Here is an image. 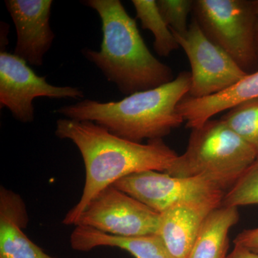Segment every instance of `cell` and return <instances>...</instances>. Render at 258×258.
I'll list each match as a JSON object with an SVG mask.
<instances>
[{
	"mask_svg": "<svg viewBox=\"0 0 258 258\" xmlns=\"http://www.w3.org/2000/svg\"><path fill=\"white\" fill-rule=\"evenodd\" d=\"M55 134L76 144L86 169L82 195L62 220L66 225H77L88 204L102 190L136 173L166 172L178 157L162 139L149 140L147 144L132 142L90 120L60 118Z\"/></svg>",
	"mask_w": 258,
	"mask_h": 258,
	"instance_id": "1",
	"label": "cell"
},
{
	"mask_svg": "<svg viewBox=\"0 0 258 258\" xmlns=\"http://www.w3.org/2000/svg\"><path fill=\"white\" fill-rule=\"evenodd\" d=\"M191 74L180 73L171 82L140 91L118 101L83 100L55 113L66 118L90 120L115 136L142 143L162 139L184 122L178 105L189 94Z\"/></svg>",
	"mask_w": 258,
	"mask_h": 258,
	"instance_id": "2",
	"label": "cell"
},
{
	"mask_svg": "<svg viewBox=\"0 0 258 258\" xmlns=\"http://www.w3.org/2000/svg\"><path fill=\"white\" fill-rule=\"evenodd\" d=\"M101 19V50L84 48L83 55L124 95L153 89L171 82V68L154 57L120 0H85Z\"/></svg>",
	"mask_w": 258,
	"mask_h": 258,
	"instance_id": "3",
	"label": "cell"
},
{
	"mask_svg": "<svg viewBox=\"0 0 258 258\" xmlns=\"http://www.w3.org/2000/svg\"><path fill=\"white\" fill-rule=\"evenodd\" d=\"M257 161L249 144L222 119L192 129L186 151L165 173L180 177H203L226 191Z\"/></svg>",
	"mask_w": 258,
	"mask_h": 258,
	"instance_id": "4",
	"label": "cell"
},
{
	"mask_svg": "<svg viewBox=\"0 0 258 258\" xmlns=\"http://www.w3.org/2000/svg\"><path fill=\"white\" fill-rule=\"evenodd\" d=\"M192 11L194 18L208 38L227 52L244 71L256 63L257 18L252 2L196 0Z\"/></svg>",
	"mask_w": 258,
	"mask_h": 258,
	"instance_id": "5",
	"label": "cell"
},
{
	"mask_svg": "<svg viewBox=\"0 0 258 258\" xmlns=\"http://www.w3.org/2000/svg\"><path fill=\"white\" fill-rule=\"evenodd\" d=\"M113 185L159 214L181 203L222 204L226 193L203 177H180L157 171L131 174Z\"/></svg>",
	"mask_w": 258,
	"mask_h": 258,
	"instance_id": "6",
	"label": "cell"
},
{
	"mask_svg": "<svg viewBox=\"0 0 258 258\" xmlns=\"http://www.w3.org/2000/svg\"><path fill=\"white\" fill-rule=\"evenodd\" d=\"M174 35L191 64V86L188 96L202 98L217 94L248 74L227 52L208 38L195 18L184 35Z\"/></svg>",
	"mask_w": 258,
	"mask_h": 258,
	"instance_id": "7",
	"label": "cell"
},
{
	"mask_svg": "<svg viewBox=\"0 0 258 258\" xmlns=\"http://www.w3.org/2000/svg\"><path fill=\"white\" fill-rule=\"evenodd\" d=\"M159 220L160 214L111 185L90 202L76 225L135 237L157 234Z\"/></svg>",
	"mask_w": 258,
	"mask_h": 258,
	"instance_id": "8",
	"label": "cell"
},
{
	"mask_svg": "<svg viewBox=\"0 0 258 258\" xmlns=\"http://www.w3.org/2000/svg\"><path fill=\"white\" fill-rule=\"evenodd\" d=\"M37 97L79 99L84 97V93L79 88L52 86L47 82L46 78L37 76L23 59L1 50V108L10 110L18 121L31 123L35 118L33 101Z\"/></svg>",
	"mask_w": 258,
	"mask_h": 258,
	"instance_id": "9",
	"label": "cell"
},
{
	"mask_svg": "<svg viewBox=\"0 0 258 258\" xmlns=\"http://www.w3.org/2000/svg\"><path fill=\"white\" fill-rule=\"evenodd\" d=\"M17 31L14 54L32 66L43 64L55 34L50 24L52 0H6Z\"/></svg>",
	"mask_w": 258,
	"mask_h": 258,
	"instance_id": "10",
	"label": "cell"
},
{
	"mask_svg": "<svg viewBox=\"0 0 258 258\" xmlns=\"http://www.w3.org/2000/svg\"><path fill=\"white\" fill-rule=\"evenodd\" d=\"M218 203H185L160 213L157 235L172 258H188L200 228Z\"/></svg>",
	"mask_w": 258,
	"mask_h": 258,
	"instance_id": "11",
	"label": "cell"
},
{
	"mask_svg": "<svg viewBox=\"0 0 258 258\" xmlns=\"http://www.w3.org/2000/svg\"><path fill=\"white\" fill-rule=\"evenodd\" d=\"M26 205L17 193L0 189V258H55L25 235Z\"/></svg>",
	"mask_w": 258,
	"mask_h": 258,
	"instance_id": "12",
	"label": "cell"
},
{
	"mask_svg": "<svg viewBox=\"0 0 258 258\" xmlns=\"http://www.w3.org/2000/svg\"><path fill=\"white\" fill-rule=\"evenodd\" d=\"M258 99V71L247 74L242 79L222 92L202 98L186 96L177 110L186 121V126L200 128L214 115L240 105Z\"/></svg>",
	"mask_w": 258,
	"mask_h": 258,
	"instance_id": "13",
	"label": "cell"
},
{
	"mask_svg": "<svg viewBox=\"0 0 258 258\" xmlns=\"http://www.w3.org/2000/svg\"><path fill=\"white\" fill-rule=\"evenodd\" d=\"M70 242L73 249L80 252H88L98 247H111L123 249L135 258H172L157 234L125 237L77 225L71 233Z\"/></svg>",
	"mask_w": 258,
	"mask_h": 258,
	"instance_id": "14",
	"label": "cell"
},
{
	"mask_svg": "<svg viewBox=\"0 0 258 258\" xmlns=\"http://www.w3.org/2000/svg\"><path fill=\"white\" fill-rule=\"evenodd\" d=\"M237 208L221 205L204 221L188 258H226L229 232L238 222Z\"/></svg>",
	"mask_w": 258,
	"mask_h": 258,
	"instance_id": "15",
	"label": "cell"
},
{
	"mask_svg": "<svg viewBox=\"0 0 258 258\" xmlns=\"http://www.w3.org/2000/svg\"><path fill=\"white\" fill-rule=\"evenodd\" d=\"M142 28L152 32L158 55L166 57L179 47L174 34L163 18L155 0H132Z\"/></svg>",
	"mask_w": 258,
	"mask_h": 258,
	"instance_id": "16",
	"label": "cell"
},
{
	"mask_svg": "<svg viewBox=\"0 0 258 258\" xmlns=\"http://www.w3.org/2000/svg\"><path fill=\"white\" fill-rule=\"evenodd\" d=\"M221 119L254 149L258 160V99L231 108Z\"/></svg>",
	"mask_w": 258,
	"mask_h": 258,
	"instance_id": "17",
	"label": "cell"
},
{
	"mask_svg": "<svg viewBox=\"0 0 258 258\" xmlns=\"http://www.w3.org/2000/svg\"><path fill=\"white\" fill-rule=\"evenodd\" d=\"M258 205V160L227 190L222 205L237 208Z\"/></svg>",
	"mask_w": 258,
	"mask_h": 258,
	"instance_id": "18",
	"label": "cell"
},
{
	"mask_svg": "<svg viewBox=\"0 0 258 258\" xmlns=\"http://www.w3.org/2000/svg\"><path fill=\"white\" fill-rule=\"evenodd\" d=\"M158 8L171 32L184 35L187 31L188 16L193 10L191 0H158Z\"/></svg>",
	"mask_w": 258,
	"mask_h": 258,
	"instance_id": "19",
	"label": "cell"
},
{
	"mask_svg": "<svg viewBox=\"0 0 258 258\" xmlns=\"http://www.w3.org/2000/svg\"><path fill=\"white\" fill-rule=\"evenodd\" d=\"M234 243L258 254V227L242 231L235 237Z\"/></svg>",
	"mask_w": 258,
	"mask_h": 258,
	"instance_id": "20",
	"label": "cell"
},
{
	"mask_svg": "<svg viewBox=\"0 0 258 258\" xmlns=\"http://www.w3.org/2000/svg\"><path fill=\"white\" fill-rule=\"evenodd\" d=\"M226 258H258V254L240 246L235 245L233 250Z\"/></svg>",
	"mask_w": 258,
	"mask_h": 258,
	"instance_id": "21",
	"label": "cell"
},
{
	"mask_svg": "<svg viewBox=\"0 0 258 258\" xmlns=\"http://www.w3.org/2000/svg\"><path fill=\"white\" fill-rule=\"evenodd\" d=\"M252 7H253V9L254 13H255L256 16H257V23H256V27H255V42H256V47H257V50L258 53V1H253L252 2Z\"/></svg>",
	"mask_w": 258,
	"mask_h": 258,
	"instance_id": "22",
	"label": "cell"
}]
</instances>
